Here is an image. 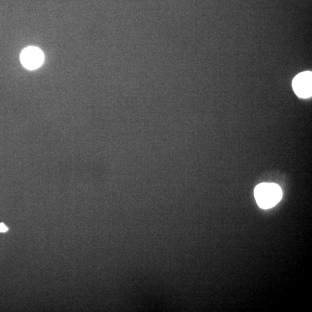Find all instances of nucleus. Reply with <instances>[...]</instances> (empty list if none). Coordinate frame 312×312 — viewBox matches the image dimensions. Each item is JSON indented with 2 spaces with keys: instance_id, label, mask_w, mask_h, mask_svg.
Segmentation results:
<instances>
[{
  "instance_id": "obj_1",
  "label": "nucleus",
  "mask_w": 312,
  "mask_h": 312,
  "mask_svg": "<svg viewBox=\"0 0 312 312\" xmlns=\"http://www.w3.org/2000/svg\"><path fill=\"white\" fill-rule=\"evenodd\" d=\"M254 194L258 206L264 209L275 207L283 196L282 190L279 185L268 183L258 184L255 188Z\"/></svg>"
},
{
  "instance_id": "obj_2",
  "label": "nucleus",
  "mask_w": 312,
  "mask_h": 312,
  "mask_svg": "<svg viewBox=\"0 0 312 312\" xmlns=\"http://www.w3.org/2000/svg\"><path fill=\"white\" fill-rule=\"evenodd\" d=\"M312 74L307 71L297 75L292 81L295 94L302 99L310 98L312 94Z\"/></svg>"
},
{
  "instance_id": "obj_3",
  "label": "nucleus",
  "mask_w": 312,
  "mask_h": 312,
  "mask_svg": "<svg viewBox=\"0 0 312 312\" xmlns=\"http://www.w3.org/2000/svg\"><path fill=\"white\" fill-rule=\"evenodd\" d=\"M44 60V55L37 48H25L21 54V63L28 70H34L40 67Z\"/></svg>"
},
{
  "instance_id": "obj_4",
  "label": "nucleus",
  "mask_w": 312,
  "mask_h": 312,
  "mask_svg": "<svg viewBox=\"0 0 312 312\" xmlns=\"http://www.w3.org/2000/svg\"><path fill=\"white\" fill-rule=\"evenodd\" d=\"M8 228L4 225V224L0 223V232H6Z\"/></svg>"
}]
</instances>
